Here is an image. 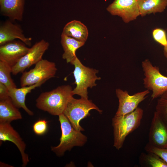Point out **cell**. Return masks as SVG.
I'll list each match as a JSON object with an SVG mask.
<instances>
[{"label":"cell","mask_w":167,"mask_h":167,"mask_svg":"<svg viewBox=\"0 0 167 167\" xmlns=\"http://www.w3.org/2000/svg\"><path fill=\"white\" fill-rule=\"evenodd\" d=\"M106 10L111 15L121 17L126 23L140 15L137 0H114Z\"/></svg>","instance_id":"cell-10"},{"label":"cell","mask_w":167,"mask_h":167,"mask_svg":"<svg viewBox=\"0 0 167 167\" xmlns=\"http://www.w3.org/2000/svg\"><path fill=\"white\" fill-rule=\"evenodd\" d=\"M9 19L0 26V45L18 39L26 45L30 46L32 38L26 37L21 27Z\"/></svg>","instance_id":"cell-13"},{"label":"cell","mask_w":167,"mask_h":167,"mask_svg":"<svg viewBox=\"0 0 167 167\" xmlns=\"http://www.w3.org/2000/svg\"><path fill=\"white\" fill-rule=\"evenodd\" d=\"M73 90L70 85H64L42 92L36 100V106L52 115L58 116L63 113L74 95Z\"/></svg>","instance_id":"cell-1"},{"label":"cell","mask_w":167,"mask_h":167,"mask_svg":"<svg viewBox=\"0 0 167 167\" xmlns=\"http://www.w3.org/2000/svg\"><path fill=\"white\" fill-rule=\"evenodd\" d=\"M142 154L141 161L152 167H167V163L159 156L153 153L147 152Z\"/></svg>","instance_id":"cell-22"},{"label":"cell","mask_w":167,"mask_h":167,"mask_svg":"<svg viewBox=\"0 0 167 167\" xmlns=\"http://www.w3.org/2000/svg\"><path fill=\"white\" fill-rule=\"evenodd\" d=\"M62 134L59 144L51 146V150L58 156H63L66 151L74 146H82L87 141V137L81 131L75 129L66 117L62 113L58 116Z\"/></svg>","instance_id":"cell-3"},{"label":"cell","mask_w":167,"mask_h":167,"mask_svg":"<svg viewBox=\"0 0 167 167\" xmlns=\"http://www.w3.org/2000/svg\"><path fill=\"white\" fill-rule=\"evenodd\" d=\"M75 69L73 74L76 87L73 90V95H77L83 98L88 99V89L96 86L97 80L101 79L96 74L98 71L84 66L77 57L73 62Z\"/></svg>","instance_id":"cell-4"},{"label":"cell","mask_w":167,"mask_h":167,"mask_svg":"<svg viewBox=\"0 0 167 167\" xmlns=\"http://www.w3.org/2000/svg\"><path fill=\"white\" fill-rule=\"evenodd\" d=\"M45 82H41L32 85L21 87L20 88L16 87L11 88L9 90V96L17 108H22L29 115L32 116L34 114L33 112L30 110L25 104L26 96L32 90L40 86Z\"/></svg>","instance_id":"cell-16"},{"label":"cell","mask_w":167,"mask_h":167,"mask_svg":"<svg viewBox=\"0 0 167 167\" xmlns=\"http://www.w3.org/2000/svg\"><path fill=\"white\" fill-rule=\"evenodd\" d=\"M33 130L34 132L38 135L44 134L48 130L47 121L44 119L37 121L33 126Z\"/></svg>","instance_id":"cell-26"},{"label":"cell","mask_w":167,"mask_h":167,"mask_svg":"<svg viewBox=\"0 0 167 167\" xmlns=\"http://www.w3.org/2000/svg\"><path fill=\"white\" fill-rule=\"evenodd\" d=\"M163 53L164 56L167 59V46L165 47H164ZM166 71L167 72V68Z\"/></svg>","instance_id":"cell-28"},{"label":"cell","mask_w":167,"mask_h":167,"mask_svg":"<svg viewBox=\"0 0 167 167\" xmlns=\"http://www.w3.org/2000/svg\"><path fill=\"white\" fill-rule=\"evenodd\" d=\"M62 34L84 42L86 41L88 35L86 26L81 22L76 20L67 23Z\"/></svg>","instance_id":"cell-19"},{"label":"cell","mask_w":167,"mask_h":167,"mask_svg":"<svg viewBox=\"0 0 167 167\" xmlns=\"http://www.w3.org/2000/svg\"><path fill=\"white\" fill-rule=\"evenodd\" d=\"M143 111L137 107L133 112L123 115H115L112 119L113 146L119 150L123 146L126 137L139 127Z\"/></svg>","instance_id":"cell-2"},{"label":"cell","mask_w":167,"mask_h":167,"mask_svg":"<svg viewBox=\"0 0 167 167\" xmlns=\"http://www.w3.org/2000/svg\"><path fill=\"white\" fill-rule=\"evenodd\" d=\"M18 108L10 97L0 100V123H10L22 119V115Z\"/></svg>","instance_id":"cell-17"},{"label":"cell","mask_w":167,"mask_h":167,"mask_svg":"<svg viewBox=\"0 0 167 167\" xmlns=\"http://www.w3.org/2000/svg\"><path fill=\"white\" fill-rule=\"evenodd\" d=\"M93 109L100 113L102 112L91 100L83 98L76 99L73 96L63 113L75 129L82 131L84 130L79 125L80 121L89 116V111Z\"/></svg>","instance_id":"cell-5"},{"label":"cell","mask_w":167,"mask_h":167,"mask_svg":"<svg viewBox=\"0 0 167 167\" xmlns=\"http://www.w3.org/2000/svg\"><path fill=\"white\" fill-rule=\"evenodd\" d=\"M49 46V43L44 39L35 43L12 67L11 73L13 75H16L19 73L23 72L26 69L36 64L42 59V56Z\"/></svg>","instance_id":"cell-8"},{"label":"cell","mask_w":167,"mask_h":167,"mask_svg":"<svg viewBox=\"0 0 167 167\" xmlns=\"http://www.w3.org/2000/svg\"><path fill=\"white\" fill-rule=\"evenodd\" d=\"M152 36L154 40L165 47L167 46V37L166 31L159 28L154 29L152 31Z\"/></svg>","instance_id":"cell-24"},{"label":"cell","mask_w":167,"mask_h":167,"mask_svg":"<svg viewBox=\"0 0 167 167\" xmlns=\"http://www.w3.org/2000/svg\"><path fill=\"white\" fill-rule=\"evenodd\" d=\"M9 92L8 88L4 84L0 82V100L9 97Z\"/></svg>","instance_id":"cell-27"},{"label":"cell","mask_w":167,"mask_h":167,"mask_svg":"<svg viewBox=\"0 0 167 167\" xmlns=\"http://www.w3.org/2000/svg\"><path fill=\"white\" fill-rule=\"evenodd\" d=\"M144 149L147 152H152L156 154L167 163V148L156 147L148 143L146 145Z\"/></svg>","instance_id":"cell-25"},{"label":"cell","mask_w":167,"mask_h":167,"mask_svg":"<svg viewBox=\"0 0 167 167\" xmlns=\"http://www.w3.org/2000/svg\"><path fill=\"white\" fill-rule=\"evenodd\" d=\"M11 71L12 67L0 61V82L4 84L9 90L17 87L11 77Z\"/></svg>","instance_id":"cell-21"},{"label":"cell","mask_w":167,"mask_h":167,"mask_svg":"<svg viewBox=\"0 0 167 167\" xmlns=\"http://www.w3.org/2000/svg\"><path fill=\"white\" fill-rule=\"evenodd\" d=\"M149 91L146 89L130 95L126 90L116 89L115 92L118 99L119 105L115 115H123L134 111L138 107L139 104L147 98Z\"/></svg>","instance_id":"cell-9"},{"label":"cell","mask_w":167,"mask_h":167,"mask_svg":"<svg viewBox=\"0 0 167 167\" xmlns=\"http://www.w3.org/2000/svg\"><path fill=\"white\" fill-rule=\"evenodd\" d=\"M142 66L144 75V87L152 91V100L159 97L167 91V77L162 75L159 67L153 66L148 59L142 62Z\"/></svg>","instance_id":"cell-6"},{"label":"cell","mask_w":167,"mask_h":167,"mask_svg":"<svg viewBox=\"0 0 167 167\" xmlns=\"http://www.w3.org/2000/svg\"><path fill=\"white\" fill-rule=\"evenodd\" d=\"M159 97L155 111L167 124V91Z\"/></svg>","instance_id":"cell-23"},{"label":"cell","mask_w":167,"mask_h":167,"mask_svg":"<svg viewBox=\"0 0 167 167\" xmlns=\"http://www.w3.org/2000/svg\"><path fill=\"white\" fill-rule=\"evenodd\" d=\"M34 68L24 71L20 79L21 87L29 86L44 81L54 77L57 69L55 63L42 59L35 64Z\"/></svg>","instance_id":"cell-7"},{"label":"cell","mask_w":167,"mask_h":167,"mask_svg":"<svg viewBox=\"0 0 167 167\" xmlns=\"http://www.w3.org/2000/svg\"><path fill=\"white\" fill-rule=\"evenodd\" d=\"M148 143L156 147L167 148V124L155 111L148 135Z\"/></svg>","instance_id":"cell-12"},{"label":"cell","mask_w":167,"mask_h":167,"mask_svg":"<svg viewBox=\"0 0 167 167\" xmlns=\"http://www.w3.org/2000/svg\"><path fill=\"white\" fill-rule=\"evenodd\" d=\"M26 45L20 41H13L0 45V61L12 67L28 51L29 48Z\"/></svg>","instance_id":"cell-11"},{"label":"cell","mask_w":167,"mask_h":167,"mask_svg":"<svg viewBox=\"0 0 167 167\" xmlns=\"http://www.w3.org/2000/svg\"><path fill=\"white\" fill-rule=\"evenodd\" d=\"M85 43L62 34L61 43L64 50L62 55L63 59L65 60L67 63L72 65L77 57V50L84 45Z\"/></svg>","instance_id":"cell-18"},{"label":"cell","mask_w":167,"mask_h":167,"mask_svg":"<svg viewBox=\"0 0 167 167\" xmlns=\"http://www.w3.org/2000/svg\"><path fill=\"white\" fill-rule=\"evenodd\" d=\"M25 0H0L1 14L13 21H21L23 18Z\"/></svg>","instance_id":"cell-15"},{"label":"cell","mask_w":167,"mask_h":167,"mask_svg":"<svg viewBox=\"0 0 167 167\" xmlns=\"http://www.w3.org/2000/svg\"><path fill=\"white\" fill-rule=\"evenodd\" d=\"M0 141H10L15 144L20 152L23 167H25L29 161L28 155L25 151L26 144L19 134L9 122L0 123Z\"/></svg>","instance_id":"cell-14"},{"label":"cell","mask_w":167,"mask_h":167,"mask_svg":"<svg viewBox=\"0 0 167 167\" xmlns=\"http://www.w3.org/2000/svg\"><path fill=\"white\" fill-rule=\"evenodd\" d=\"M140 15L161 13L167 6V0H137Z\"/></svg>","instance_id":"cell-20"}]
</instances>
